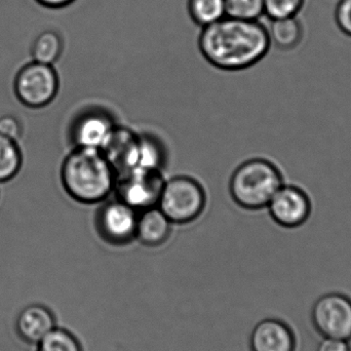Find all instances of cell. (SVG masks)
<instances>
[{
  "instance_id": "obj_1",
  "label": "cell",
  "mask_w": 351,
  "mask_h": 351,
  "mask_svg": "<svg viewBox=\"0 0 351 351\" xmlns=\"http://www.w3.org/2000/svg\"><path fill=\"white\" fill-rule=\"evenodd\" d=\"M270 47L267 28L261 23L228 16L204 27L198 37L204 59L224 71H241L256 65Z\"/></svg>"
},
{
  "instance_id": "obj_2",
  "label": "cell",
  "mask_w": 351,
  "mask_h": 351,
  "mask_svg": "<svg viewBox=\"0 0 351 351\" xmlns=\"http://www.w3.org/2000/svg\"><path fill=\"white\" fill-rule=\"evenodd\" d=\"M60 179L73 202L95 204L114 190L117 173L102 150L75 147L64 158Z\"/></svg>"
},
{
  "instance_id": "obj_3",
  "label": "cell",
  "mask_w": 351,
  "mask_h": 351,
  "mask_svg": "<svg viewBox=\"0 0 351 351\" xmlns=\"http://www.w3.org/2000/svg\"><path fill=\"white\" fill-rule=\"evenodd\" d=\"M282 185L284 178L274 162L264 158H253L234 171L229 190L239 206L256 210L267 206Z\"/></svg>"
},
{
  "instance_id": "obj_4",
  "label": "cell",
  "mask_w": 351,
  "mask_h": 351,
  "mask_svg": "<svg viewBox=\"0 0 351 351\" xmlns=\"http://www.w3.org/2000/svg\"><path fill=\"white\" fill-rule=\"evenodd\" d=\"M206 204V192L199 182L177 176L165 181L158 206L173 224H187L202 215Z\"/></svg>"
},
{
  "instance_id": "obj_5",
  "label": "cell",
  "mask_w": 351,
  "mask_h": 351,
  "mask_svg": "<svg viewBox=\"0 0 351 351\" xmlns=\"http://www.w3.org/2000/svg\"><path fill=\"white\" fill-rule=\"evenodd\" d=\"M60 82L56 66L30 61L16 73L14 90L23 104L31 108H40L55 100Z\"/></svg>"
},
{
  "instance_id": "obj_6",
  "label": "cell",
  "mask_w": 351,
  "mask_h": 351,
  "mask_svg": "<svg viewBox=\"0 0 351 351\" xmlns=\"http://www.w3.org/2000/svg\"><path fill=\"white\" fill-rule=\"evenodd\" d=\"M313 323L325 338L351 339V299L337 292L326 293L313 303Z\"/></svg>"
},
{
  "instance_id": "obj_7",
  "label": "cell",
  "mask_w": 351,
  "mask_h": 351,
  "mask_svg": "<svg viewBox=\"0 0 351 351\" xmlns=\"http://www.w3.org/2000/svg\"><path fill=\"white\" fill-rule=\"evenodd\" d=\"M165 180L160 171L133 169L117 175V198L138 212L158 206Z\"/></svg>"
},
{
  "instance_id": "obj_8",
  "label": "cell",
  "mask_w": 351,
  "mask_h": 351,
  "mask_svg": "<svg viewBox=\"0 0 351 351\" xmlns=\"http://www.w3.org/2000/svg\"><path fill=\"white\" fill-rule=\"evenodd\" d=\"M139 213L119 198L110 200L97 213V231L109 245H128L136 239Z\"/></svg>"
},
{
  "instance_id": "obj_9",
  "label": "cell",
  "mask_w": 351,
  "mask_h": 351,
  "mask_svg": "<svg viewBox=\"0 0 351 351\" xmlns=\"http://www.w3.org/2000/svg\"><path fill=\"white\" fill-rule=\"evenodd\" d=\"M112 117L105 111H82L70 121L68 141L72 148H94L102 150L117 130Z\"/></svg>"
},
{
  "instance_id": "obj_10",
  "label": "cell",
  "mask_w": 351,
  "mask_h": 351,
  "mask_svg": "<svg viewBox=\"0 0 351 351\" xmlns=\"http://www.w3.org/2000/svg\"><path fill=\"white\" fill-rule=\"evenodd\" d=\"M272 220L284 227L293 229L302 226L308 220L313 204L308 194L295 185H282L267 204Z\"/></svg>"
},
{
  "instance_id": "obj_11",
  "label": "cell",
  "mask_w": 351,
  "mask_h": 351,
  "mask_svg": "<svg viewBox=\"0 0 351 351\" xmlns=\"http://www.w3.org/2000/svg\"><path fill=\"white\" fill-rule=\"evenodd\" d=\"M295 336L282 319L264 317L260 319L250 335L251 351H295Z\"/></svg>"
},
{
  "instance_id": "obj_12",
  "label": "cell",
  "mask_w": 351,
  "mask_h": 351,
  "mask_svg": "<svg viewBox=\"0 0 351 351\" xmlns=\"http://www.w3.org/2000/svg\"><path fill=\"white\" fill-rule=\"evenodd\" d=\"M56 327L55 315L45 305H29L22 309L16 319L19 337L34 346H37Z\"/></svg>"
},
{
  "instance_id": "obj_13",
  "label": "cell",
  "mask_w": 351,
  "mask_h": 351,
  "mask_svg": "<svg viewBox=\"0 0 351 351\" xmlns=\"http://www.w3.org/2000/svg\"><path fill=\"white\" fill-rule=\"evenodd\" d=\"M172 224L158 206L146 208L139 213L136 239L146 247H160L170 237Z\"/></svg>"
},
{
  "instance_id": "obj_14",
  "label": "cell",
  "mask_w": 351,
  "mask_h": 351,
  "mask_svg": "<svg viewBox=\"0 0 351 351\" xmlns=\"http://www.w3.org/2000/svg\"><path fill=\"white\" fill-rule=\"evenodd\" d=\"M65 49L63 37L55 30L39 33L31 43L29 51L32 61L55 66L61 60Z\"/></svg>"
},
{
  "instance_id": "obj_15",
  "label": "cell",
  "mask_w": 351,
  "mask_h": 351,
  "mask_svg": "<svg viewBox=\"0 0 351 351\" xmlns=\"http://www.w3.org/2000/svg\"><path fill=\"white\" fill-rule=\"evenodd\" d=\"M267 30L270 43L280 51L294 49L303 38V26L297 16L271 20Z\"/></svg>"
},
{
  "instance_id": "obj_16",
  "label": "cell",
  "mask_w": 351,
  "mask_h": 351,
  "mask_svg": "<svg viewBox=\"0 0 351 351\" xmlns=\"http://www.w3.org/2000/svg\"><path fill=\"white\" fill-rule=\"evenodd\" d=\"M187 8L194 24L202 28L226 16L225 0H188Z\"/></svg>"
},
{
  "instance_id": "obj_17",
  "label": "cell",
  "mask_w": 351,
  "mask_h": 351,
  "mask_svg": "<svg viewBox=\"0 0 351 351\" xmlns=\"http://www.w3.org/2000/svg\"><path fill=\"white\" fill-rule=\"evenodd\" d=\"M164 162L165 152L162 144L152 136L139 135L135 169L160 171Z\"/></svg>"
},
{
  "instance_id": "obj_18",
  "label": "cell",
  "mask_w": 351,
  "mask_h": 351,
  "mask_svg": "<svg viewBox=\"0 0 351 351\" xmlns=\"http://www.w3.org/2000/svg\"><path fill=\"white\" fill-rule=\"evenodd\" d=\"M22 154L16 142L0 135V183L10 181L18 174Z\"/></svg>"
},
{
  "instance_id": "obj_19",
  "label": "cell",
  "mask_w": 351,
  "mask_h": 351,
  "mask_svg": "<svg viewBox=\"0 0 351 351\" xmlns=\"http://www.w3.org/2000/svg\"><path fill=\"white\" fill-rule=\"evenodd\" d=\"M37 351H82L77 338L65 329L53 328L37 344Z\"/></svg>"
},
{
  "instance_id": "obj_20",
  "label": "cell",
  "mask_w": 351,
  "mask_h": 351,
  "mask_svg": "<svg viewBox=\"0 0 351 351\" xmlns=\"http://www.w3.org/2000/svg\"><path fill=\"white\" fill-rule=\"evenodd\" d=\"M225 8L231 18L258 21L264 14V0H225Z\"/></svg>"
},
{
  "instance_id": "obj_21",
  "label": "cell",
  "mask_w": 351,
  "mask_h": 351,
  "mask_svg": "<svg viewBox=\"0 0 351 351\" xmlns=\"http://www.w3.org/2000/svg\"><path fill=\"white\" fill-rule=\"evenodd\" d=\"M304 0H264V14L270 20L297 16Z\"/></svg>"
},
{
  "instance_id": "obj_22",
  "label": "cell",
  "mask_w": 351,
  "mask_h": 351,
  "mask_svg": "<svg viewBox=\"0 0 351 351\" xmlns=\"http://www.w3.org/2000/svg\"><path fill=\"white\" fill-rule=\"evenodd\" d=\"M0 135L16 142L20 147L23 141L22 123L14 115H3L0 117Z\"/></svg>"
},
{
  "instance_id": "obj_23",
  "label": "cell",
  "mask_w": 351,
  "mask_h": 351,
  "mask_svg": "<svg viewBox=\"0 0 351 351\" xmlns=\"http://www.w3.org/2000/svg\"><path fill=\"white\" fill-rule=\"evenodd\" d=\"M335 21L338 28L351 37V0H339L336 6Z\"/></svg>"
},
{
  "instance_id": "obj_24",
  "label": "cell",
  "mask_w": 351,
  "mask_h": 351,
  "mask_svg": "<svg viewBox=\"0 0 351 351\" xmlns=\"http://www.w3.org/2000/svg\"><path fill=\"white\" fill-rule=\"evenodd\" d=\"M315 351H351V348L346 340L322 337Z\"/></svg>"
},
{
  "instance_id": "obj_25",
  "label": "cell",
  "mask_w": 351,
  "mask_h": 351,
  "mask_svg": "<svg viewBox=\"0 0 351 351\" xmlns=\"http://www.w3.org/2000/svg\"><path fill=\"white\" fill-rule=\"evenodd\" d=\"M35 1L40 4V5L45 6V8H51V10H59V8L69 6L75 0H35Z\"/></svg>"
}]
</instances>
